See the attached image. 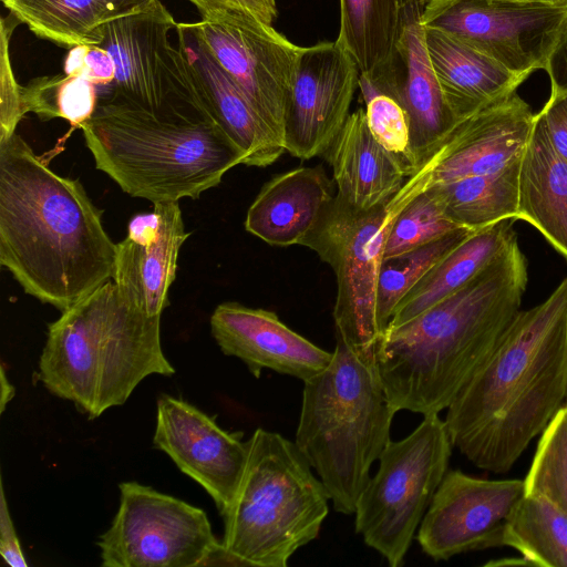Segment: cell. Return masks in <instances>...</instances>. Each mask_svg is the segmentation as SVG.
Wrapping results in <instances>:
<instances>
[{"label": "cell", "instance_id": "1", "mask_svg": "<svg viewBox=\"0 0 567 567\" xmlns=\"http://www.w3.org/2000/svg\"><path fill=\"white\" fill-rule=\"evenodd\" d=\"M115 249L79 181L17 132L0 140V265L25 293L64 311L112 280Z\"/></svg>", "mask_w": 567, "mask_h": 567}, {"label": "cell", "instance_id": "2", "mask_svg": "<svg viewBox=\"0 0 567 567\" xmlns=\"http://www.w3.org/2000/svg\"><path fill=\"white\" fill-rule=\"evenodd\" d=\"M567 398V277L520 310L447 406L453 447L475 466L508 472Z\"/></svg>", "mask_w": 567, "mask_h": 567}, {"label": "cell", "instance_id": "3", "mask_svg": "<svg viewBox=\"0 0 567 567\" xmlns=\"http://www.w3.org/2000/svg\"><path fill=\"white\" fill-rule=\"evenodd\" d=\"M527 260L517 238L465 287L384 331L377 370L398 411L447 409L520 311Z\"/></svg>", "mask_w": 567, "mask_h": 567}, {"label": "cell", "instance_id": "4", "mask_svg": "<svg viewBox=\"0 0 567 567\" xmlns=\"http://www.w3.org/2000/svg\"><path fill=\"white\" fill-rule=\"evenodd\" d=\"M79 128L96 168L123 192L153 204L197 199L246 161L224 130L193 104L151 111L106 94Z\"/></svg>", "mask_w": 567, "mask_h": 567}, {"label": "cell", "instance_id": "5", "mask_svg": "<svg viewBox=\"0 0 567 567\" xmlns=\"http://www.w3.org/2000/svg\"><path fill=\"white\" fill-rule=\"evenodd\" d=\"M175 369L161 343V316L131 303L110 280L48 327L38 378L90 419L124 404L148 375Z\"/></svg>", "mask_w": 567, "mask_h": 567}, {"label": "cell", "instance_id": "6", "mask_svg": "<svg viewBox=\"0 0 567 567\" xmlns=\"http://www.w3.org/2000/svg\"><path fill=\"white\" fill-rule=\"evenodd\" d=\"M395 413L378 371L340 340L329 365L303 382L295 443L336 512L354 514L371 466L391 441Z\"/></svg>", "mask_w": 567, "mask_h": 567}, {"label": "cell", "instance_id": "7", "mask_svg": "<svg viewBox=\"0 0 567 567\" xmlns=\"http://www.w3.org/2000/svg\"><path fill=\"white\" fill-rule=\"evenodd\" d=\"M236 495L221 515L223 549L230 565L286 567L315 540L330 497L295 442L258 427Z\"/></svg>", "mask_w": 567, "mask_h": 567}, {"label": "cell", "instance_id": "8", "mask_svg": "<svg viewBox=\"0 0 567 567\" xmlns=\"http://www.w3.org/2000/svg\"><path fill=\"white\" fill-rule=\"evenodd\" d=\"M452 442L437 413L424 415L406 437L390 441L355 506V532L398 567L447 473Z\"/></svg>", "mask_w": 567, "mask_h": 567}, {"label": "cell", "instance_id": "9", "mask_svg": "<svg viewBox=\"0 0 567 567\" xmlns=\"http://www.w3.org/2000/svg\"><path fill=\"white\" fill-rule=\"evenodd\" d=\"M391 224L385 206L360 210L336 194L300 244L313 250L336 275L337 340L375 370L382 339L377 290Z\"/></svg>", "mask_w": 567, "mask_h": 567}, {"label": "cell", "instance_id": "10", "mask_svg": "<svg viewBox=\"0 0 567 567\" xmlns=\"http://www.w3.org/2000/svg\"><path fill=\"white\" fill-rule=\"evenodd\" d=\"M120 487V506L99 537L104 567H192L223 559L206 513L137 482Z\"/></svg>", "mask_w": 567, "mask_h": 567}, {"label": "cell", "instance_id": "11", "mask_svg": "<svg viewBox=\"0 0 567 567\" xmlns=\"http://www.w3.org/2000/svg\"><path fill=\"white\" fill-rule=\"evenodd\" d=\"M421 23L528 76L545 70L567 25V4L507 0H424Z\"/></svg>", "mask_w": 567, "mask_h": 567}, {"label": "cell", "instance_id": "12", "mask_svg": "<svg viewBox=\"0 0 567 567\" xmlns=\"http://www.w3.org/2000/svg\"><path fill=\"white\" fill-rule=\"evenodd\" d=\"M534 120L530 106L514 93L460 121L385 205L390 220L436 185L494 174L520 159Z\"/></svg>", "mask_w": 567, "mask_h": 567}, {"label": "cell", "instance_id": "13", "mask_svg": "<svg viewBox=\"0 0 567 567\" xmlns=\"http://www.w3.org/2000/svg\"><path fill=\"white\" fill-rule=\"evenodd\" d=\"M194 27L284 144L286 109L302 47L290 42L272 25L238 11L202 18Z\"/></svg>", "mask_w": 567, "mask_h": 567}, {"label": "cell", "instance_id": "14", "mask_svg": "<svg viewBox=\"0 0 567 567\" xmlns=\"http://www.w3.org/2000/svg\"><path fill=\"white\" fill-rule=\"evenodd\" d=\"M176 25L167 8L155 0L94 30L89 44L106 50L115 66L110 95L151 111L177 104L198 106L186 82L182 54L169 42Z\"/></svg>", "mask_w": 567, "mask_h": 567}, {"label": "cell", "instance_id": "15", "mask_svg": "<svg viewBox=\"0 0 567 567\" xmlns=\"http://www.w3.org/2000/svg\"><path fill=\"white\" fill-rule=\"evenodd\" d=\"M525 494L524 480H485L447 471L419 526L421 549L439 561L503 546L506 522Z\"/></svg>", "mask_w": 567, "mask_h": 567}, {"label": "cell", "instance_id": "16", "mask_svg": "<svg viewBox=\"0 0 567 567\" xmlns=\"http://www.w3.org/2000/svg\"><path fill=\"white\" fill-rule=\"evenodd\" d=\"M359 71L334 42L301 48L286 109L284 145L300 159L322 155L348 116Z\"/></svg>", "mask_w": 567, "mask_h": 567}, {"label": "cell", "instance_id": "17", "mask_svg": "<svg viewBox=\"0 0 567 567\" xmlns=\"http://www.w3.org/2000/svg\"><path fill=\"white\" fill-rule=\"evenodd\" d=\"M153 444L207 491L220 515L227 511L248 457V442L241 441V434L223 430L190 403L162 394Z\"/></svg>", "mask_w": 567, "mask_h": 567}, {"label": "cell", "instance_id": "18", "mask_svg": "<svg viewBox=\"0 0 567 567\" xmlns=\"http://www.w3.org/2000/svg\"><path fill=\"white\" fill-rule=\"evenodd\" d=\"M424 0H408L402 31L389 66L368 81L396 99L410 121L412 174L458 123L432 68L421 23ZM411 174V175H412Z\"/></svg>", "mask_w": 567, "mask_h": 567}, {"label": "cell", "instance_id": "19", "mask_svg": "<svg viewBox=\"0 0 567 567\" xmlns=\"http://www.w3.org/2000/svg\"><path fill=\"white\" fill-rule=\"evenodd\" d=\"M175 30L194 101L244 152V165L275 163L286 152L284 144L209 52L194 23H177Z\"/></svg>", "mask_w": 567, "mask_h": 567}, {"label": "cell", "instance_id": "20", "mask_svg": "<svg viewBox=\"0 0 567 567\" xmlns=\"http://www.w3.org/2000/svg\"><path fill=\"white\" fill-rule=\"evenodd\" d=\"M153 205L151 214L131 219L127 236L116 244L112 280L135 307L161 316L169 303L179 250L189 233L178 202Z\"/></svg>", "mask_w": 567, "mask_h": 567}, {"label": "cell", "instance_id": "21", "mask_svg": "<svg viewBox=\"0 0 567 567\" xmlns=\"http://www.w3.org/2000/svg\"><path fill=\"white\" fill-rule=\"evenodd\" d=\"M210 329L223 353L240 359L255 378L269 369L305 382L324 370L333 357L291 330L274 311L235 301L215 308Z\"/></svg>", "mask_w": 567, "mask_h": 567}, {"label": "cell", "instance_id": "22", "mask_svg": "<svg viewBox=\"0 0 567 567\" xmlns=\"http://www.w3.org/2000/svg\"><path fill=\"white\" fill-rule=\"evenodd\" d=\"M322 156L332 168L336 194L360 210L385 206L408 177L401 159L372 135L363 109L348 116Z\"/></svg>", "mask_w": 567, "mask_h": 567}, {"label": "cell", "instance_id": "23", "mask_svg": "<svg viewBox=\"0 0 567 567\" xmlns=\"http://www.w3.org/2000/svg\"><path fill=\"white\" fill-rule=\"evenodd\" d=\"M334 186L320 165L276 175L249 206L245 229L271 246L300 245L336 195Z\"/></svg>", "mask_w": 567, "mask_h": 567}, {"label": "cell", "instance_id": "24", "mask_svg": "<svg viewBox=\"0 0 567 567\" xmlns=\"http://www.w3.org/2000/svg\"><path fill=\"white\" fill-rule=\"evenodd\" d=\"M424 38L441 91L458 122L509 97L528 78L440 30L424 28Z\"/></svg>", "mask_w": 567, "mask_h": 567}, {"label": "cell", "instance_id": "25", "mask_svg": "<svg viewBox=\"0 0 567 567\" xmlns=\"http://www.w3.org/2000/svg\"><path fill=\"white\" fill-rule=\"evenodd\" d=\"M517 219L534 226L567 259V161L538 113L520 158Z\"/></svg>", "mask_w": 567, "mask_h": 567}, {"label": "cell", "instance_id": "26", "mask_svg": "<svg viewBox=\"0 0 567 567\" xmlns=\"http://www.w3.org/2000/svg\"><path fill=\"white\" fill-rule=\"evenodd\" d=\"M513 221L503 219L473 231L409 291L388 327L403 324L472 281L517 238Z\"/></svg>", "mask_w": 567, "mask_h": 567}, {"label": "cell", "instance_id": "27", "mask_svg": "<svg viewBox=\"0 0 567 567\" xmlns=\"http://www.w3.org/2000/svg\"><path fill=\"white\" fill-rule=\"evenodd\" d=\"M338 45L354 62L359 79L371 81L391 63L408 0H339Z\"/></svg>", "mask_w": 567, "mask_h": 567}, {"label": "cell", "instance_id": "28", "mask_svg": "<svg viewBox=\"0 0 567 567\" xmlns=\"http://www.w3.org/2000/svg\"><path fill=\"white\" fill-rule=\"evenodd\" d=\"M519 165L520 159L494 174L430 189L434 190L445 215L461 228L478 230L503 219L517 220Z\"/></svg>", "mask_w": 567, "mask_h": 567}, {"label": "cell", "instance_id": "29", "mask_svg": "<svg viewBox=\"0 0 567 567\" xmlns=\"http://www.w3.org/2000/svg\"><path fill=\"white\" fill-rule=\"evenodd\" d=\"M523 563L567 567V513L549 499L525 494L508 517L502 538Z\"/></svg>", "mask_w": 567, "mask_h": 567}, {"label": "cell", "instance_id": "30", "mask_svg": "<svg viewBox=\"0 0 567 567\" xmlns=\"http://www.w3.org/2000/svg\"><path fill=\"white\" fill-rule=\"evenodd\" d=\"M3 6L34 34L65 48L89 44L94 30L114 19L105 0H8Z\"/></svg>", "mask_w": 567, "mask_h": 567}, {"label": "cell", "instance_id": "31", "mask_svg": "<svg viewBox=\"0 0 567 567\" xmlns=\"http://www.w3.org/2000/svg\"><path fill=\"white\" fill-rule=\"evenodd\" d=\"M473 231L461 229L419 248L383 258L377 290V319L382 336L401 300Z\"/></svg>", "mask_w": 567, "mask_h": 567}, {"label": "cell", "instance_id": "32", "mask_svg": "<svg viewBox=\"0 0 567 567\" xmlns=\"http://www.w3.org/2000/svg\"><path fill=\"white\" fill-rule=\"evenodd\" d=\"M92 82L68 74L41 76L23 86V101L28 112L41 120L61 117L80 127L93 114L99 95Z\"/></svg>", "mask_w": 567, "mask_h": 567}, {"label": "cell", "instance_id": "33", "mask_svg": "<svg viewBox=\"0 0 567 567\" xmlns=\"http://www.w3.org/2000/svg\"><path fill=\"white\" fill-rule=\"evenodd\" d=\"M524 481L526 494L543 496L567 513V402L542 432Z\"/></svg>", "mask_w": 567, "mask_h": 567}, {"label": "cell", "instance_id": "34", "mask_svg": "<svg viewBox=\"0 0 567 567\" xmlns=\"http://www.w3.org/2000/svg\"><path fill=\"white\" fill-rule=\"evenodd\" d=\"M461 229L465 228L445 215L434 190L427 189L413 198L392 220L383 258L419 248Z\"/></svg>", "mask_w": 567, "mask_h": 567}, {"label": "cell", "instance_id": "35", "mask_svg": "<svg viewBox=\"0 0 567 567\" xmlns=\"http://www.w3.org/2000/svg\"><path fill=\"white\" fill-rule=\"evenodd\" d=\"M359 87L365 103V117L372 135L386 151L401 159L409 177L412 174L411 133L405 110L392 95L365 81L359 80Z\"/></svg>", "mask_w": 567, "mask_h": 567}, {"label": "cell", "instance_id": "36", "mask_svg": "<svg viewBox=\"0 0 567 567\" xmlns=\"http://www.w3.org/2000/svg\"><path fill=\"white\" fill-rule=\"evenodd\" d=\"M20 21L10 13L1 18L0 41V140L10 137L27 114L23 101V86L14 76L9 54V42L12 31Z\"/></svg>", "mask_w": 567, "mask_h": 567}, {"label": "cell", "instance_id": "37", "mask_svg": "<svg viewBox=\"0 0 567 567\" xmlns=\"http://www.w3.org/2000/svg\"><path fill=\"white\" fill-rule=\"evenodd\" d=\"M64 74L83 78L96 86L112 85L115 66L110 53L94 44L70 48L64 61Z\"/></svg>", "mask_w": 567, "mask_h": 567}, {"label": "cell", "instance_id": "38", "mask_svg": "<svg viewBox=\"0 0 567 567\" xmlns=\"http://www.w3.org/2000/svg\"><path fill=\"white\" fill-rule=\"evenodd\" d=\"M538 114L554 148L567 161V90L551 85L550 96Z\"/></svg>", "mask_w": 567, "mask_h": 567}, {"label": "cell", "instance_id": "39", "mask_svg": "<svg viewBox=\"0 0 567 567\" xmlns=\"http://www.w3.org/2000/svg\"><path fill=\"white\" fill-rule=\"evenodd\" d=\"M199 11L202 18L220 12L238 11L254 16L272 25L277 18L275 0H188Z\"/></svg>", "mask_w": 567, "mask_h": 567}, {"label": "cell", "instance_id": "40", "mask_svg": "<svg viewBox=\"0 0 567 567\" xmlns=\"http://www.w3.org/2000/svg\"><path fill=\"white\" fill-rule=\"evenodd\" d=\"M3 482L0 483V554L13 567H27L19 538L9 512Z\"/></svg>", "mask_w": 567, "mask_h": 567}, {"label": "cell", "instance_id": "41", "mask_svg": "<svg viewBox=\"0 0 567 567\" xmlns=\"http://www.w3.org/2000/svg\"><path fill=\"white\" fill-rule=\"evenodd\" d=\"M545 71L553 86L567 90V25L547 60Z\"/></svg>", "mask_w": 567, "mask_h": 567}, {"label": "cell", "instance_id": "42", "mask_svg": "<svg viewBox=\"0 0 567 567\" xmlns=\"http://www.w3.org/2000/svg\"><path fill=\"white\" fill-rule=\"evenodd\" d=\"M109 4L113 18L128 16L144 10L151 6L155 0H105Z\"/></svg>", "mask_w": 567, "mask_h": 567}, {"label": "cell", "instance_id": "43", "mask_svg": "<svg viewBox=\"0 0 567 567\" xmlns=\"http://www.w3.org/2000/svg\"><path fill=\"white\" fill-rule=\"evenodd\" d=\"M0 386H1V399H0V412L6 410L7 404L13 399L16 390L7 378L4 369L0 368Z\"/></svg>", "mask_w": 567, "mask_h": 567}, {"label": "cell", "instance_id": "44", "mask_svg": "<svg viewBox=\"0 0 567 567\" xmlns=\"http://www.w3.org/2000/svg\"><path fill=\"white\" fill-rule=\"evenodd\" d=\"M515 2H536V3H548V4H563L561 0H507Z\"/></svg>", "mask_w": 567, "mask_h": 567}, {"label": "cell", "instance_id": "45", "mask_svg": "<svg viewBox=\"0 0 567 567\" xmlns=\"http://www.w3.org/2000/svg\"><path fill=\"white\" fill-rule=\"evenodd\" d=\"M561 3L563 4H567V0H561Z\"/></svg>", "mask_w": 567, "mask_h": 567}, {"label": "cell", "instance_id": "46", "mask_svg": "<svg viewBox=\"0 0 567 567\" xmlns=\"http://www.w3.org/2000/svg\"><path fill=\"white\" fill-rule=\"evenodd\" d=\"M6 1H8V0H1L2 3H4Z\"/></svg>", "mask_w": 567, "mask_h": 567}]
</instances>
